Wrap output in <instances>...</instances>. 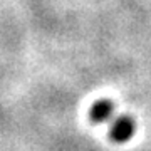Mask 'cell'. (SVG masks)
<instances>
[{
    "label": "cell",
    "instance_id": "6da1fadb",
    "mask_svg": "<svg viewBox=\"0 0 151 151\" xmlns=\"http://www.w3.org/2000/svg\"><path fill=\"white\" fill-rule=\"evenodd\" d=\"M134 131H136V124L129 116H119L111 123L109 136L116 143H126L128 139L133 138Z\"/></svg>",
    "mask_w": 151,
    "mask_h": 151
},
{
    "label": "cell",
    "instance_id": "7a4b0ae2",
    "mask_svg": "<svg viewBox=\"0 0 151 151\" xmlns=\"http://www.w3.org/2000/svg\"><path fill=\"white\" fill-rule=\"evenodd\" d=\"M91 121L92 123H106L113 118L114 114V104L109 99H101L96 101L91 108Z\"/></svg>",
    "mask_w": 151,
    "mask_h": 151
}]
</instances>
